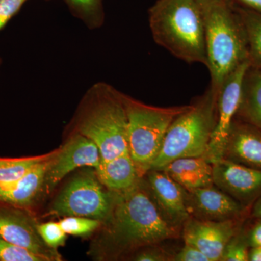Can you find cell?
Returning <instances> with one entry per match:
<instances>
[{
	"label": "cell",
	"mask_w": 261,
	"mask_h": 261,
	"mask_svg": "<svg viewBox=\"0 0 261 261\" xmlns=\"http://www.w3.org/2000/svg\"><path fill=\"white\" fill-rule=\"evenodd\" d=\"M217 94L209 86L205 93L173 121L150 170H161L181 158L204 156L216 125Z\"/></svg>",
	"instance_id": "obj_5"
},
{
	"label": "cell",
	"mask_w": 261,
	"mask_h": 261,
	"mask_svg": "<svg viewBox=\"0 0 261 261\" xmlns=\"http://www.w3.org/2000/svg\"><path fill=\"white\" fill-rule=\"evenodd\" d=\"M101 161L97 146L85 136L74 132L64 145L55 151L44 178V191L49 193L68 173L81 167L96 169Z\"/></svg>",
	"instance_id": "obj_9"
},
{
	"label": "cell",
	"mask_w": 261,
	"mask_h": 261,
	"mask_svg": "<svg viewBox=\"0 0 261 261\" xmlns=\"http://www.w3.org/2000/svg\"><path fill=\"white\" fill-rule=\"evenodd\" d=\"M249 67V61L238 67L225 79L218 92L216 125L207 151L202 156L211 164L224 159L228 137L240 106L244 76Z\"/></svg>",
	"instance_id": "obj_8"
},
{
	"label": "cell",
	"mask_w": 261,
	"mask_h": 261,
	"mask_svg": "<svg viewBox=\"0 0 261 261\" xmlns=\"http://www.w3.org/2000/svg\"><path fill=\"white\" fill-rule=\"evenodd\" d=\"M250 249L246 233L244 232L241 228L225 247L221 260L248 261Z\"/></svg>",
	"instance_id": "obj_24"
},
{
	"label": "cell",
	"mask_w": 261,
	"mask_h": 261,
	"mask_svg": "<svg viewBox=\"0 0 261 261\" xmlns=\"http://www.w3.org/2000/svg\"><path fill=\"white\" fill-rule=\"evenodd\" d=\"M37 228L41 238L48 247L57 250L58 247L65 245L67 233L63 231L59 222L48 221L37 224Z\"/></svg>",
	"instance_id": "obj_26"
},
{
	"label": "cell",
	"mask_w": 261,
	"mask_h": 261,
	"mask_svg": "<svg viewBox=\"0 0 261 261\" xmlns=\"http://www.w3.org/2000/svg\"><path fill=\"white\" fill-rule=\"evenodd\" d=\"M46 1H49V0H46Z\"/></svg>",
	"instance_id": "obj_35"
},
{
	"label": "cell",
	"mask_w": 261,
	"mask_h": 261,
	"mask_svg": "<svg viewBox=\"0 0 261 261\" xmlns=\"http://www.w3.org/2000/svg\"><path fill=\"white\" fill-rule=\"evenodd\" d=\"M244 220L215 221L190 218L184 224V240L200 250L209 260H221L225 247L241 230Z\"/></svg>",
	"instance_id": "obj_12"
},
{
	"label": "cell",
	"mask_w": 261,
	"mask_h": 261,
	"mask_svg": "<svg viewBox=\"0 0 261 261\" xmlns=\"http://www.w3.org/2000/svg\"><path fill=\"white\" fill-rule=\"evenodd\" d=\"M95 171L101 183L113 192L130 190L140 181L142 177L129 152L109 161H101Z\"/></svg>",
	"instance_id": "obj_18"
},
{
	"label": "cell",
	"mask_w": 261,
	"mask_h": 261,
	"mask_svg": "<svg viewBox=\"0 0 261 261\" xmlns=\"http://www.w3.org/2000/svg\"><path fill=\"white\" fill-rule=\"evenodd\" d=\"M249 260L261 261V246L251 247L250 249Z\"/></svg>",
	"instance_id": "obj_33"
},
{
	"label": "cell",
	"mask_w": 261,
	"mask_h": 261,
	"mask_svg": "<svg viewBox=\"0 0 261 261\" xmlns=\"http://www.w3.org/2000/svg\"><path fill=\"white\" fill-rule=\"evenodd\" d=\"M0 260L1 261H47L23 247L17 246L0 237Z\"/></svg>",
	"instance_id": "obj_25"
},
{
	"label": "cell",
	"mask_w": 261,
	"mask_h": 261,
	"mask_svg": "<svg viewBox=\"0 0 261 261\" xmlns=\"http://www.w3.org/2000/svg\"><path fill=\"white\" fill-rule=\"evenodd\" d=\"M1 64H2V60H1V58H0V67H1Z\"/></svg>",
	"instance_id": "obj_34"
},
{
	"label": "cell",
	"mask_w": 261,
	"mask_h": 261,
	"mask_svg": "<svg viewBox=\"0 0 261 261\" xmlns=\"http://www.w3.org/2000/svg\"><path fill=\"white\" fill-rule=\"evenodd\" d=\"M54 152L21 178L0 184V203L23 209L32 205L44 188L46 173Z\"/></svg>",
	"instance_id": "obj_16"
},
{
	"label": "cell",
	"mask_w": 261,
	"mask_h": 261,
	"mask_svg": "<svg viewBox=\"0 0 261 261\" xmlns=\"http://www.w3.org/2000/svg\"><path fill=\"white\" fill-rule=\"evenodd\" d=\"M148 181L154 201L165 219L178 226L191 218L187 210L185 190L163 170H149Z\"/></svg>",
	"instance_id": "obj_14"
},
{
	"label": "cell",
	"mask_w": 261,
	"mask_h": 261,
	"mask_svg": "<svg viewBox=\"0 0 261 261\" xmlns=\"http://www.w3.org/2000/svg\"><path fill=\"white\" fill-rule=\"evenodd\" d=\"M37 223L23 208L0 203V237L6 241L40 255L46 260H61L57 250L41 238Z\"/></svg>",
	"instance_id": "obj_10"
},
{
	"label": "cell",
	"mask_w": 261,
	"mask_h": 261,
	"mask_svg": "<svg viewBox=\"0 0 261 261\" xmlns=\"http://www.w3.org/2000/svg\"><path fill=\"white\" fill-rule=\"evenodd\" d=\"M237 8L246 29L250 66L261 70V14L238 6Z\"/></svg>",
	"instance_id": "obj_20"
},
{
	"label": "cell",
	"mask_w": 261,
	"mask_h": 261,
	"mask_svg": "<svg viewBox=\"0 0 261 261\" xmlns=\"http://www.w3.org/2000/svg\"><path fill=\"white\" fill-rule=\"evenodd\" d=\"M235 118L261 130V70L250 66L247 68Z\"/></svg>",
	"instance_id": "obj_19"
},
{
	"label": "cell",
	"mask_w": 261,
	"mask_h": 261,
	"mask_svg": "<svg viewBox=\"0 0 261 261\" xmlns=\"http://www.w3.org/2000/svg\"><path fill=\"white\" fill-rule=\"evenodd\" d=\"M29 0H0V31Z\"/></svg>",
	"instance_id": "obj_27"
},
{
	"label": "cell",
	"mask_w": 261,
	"mask_h": 261,
	"mask_svg": "<svg viewBox=\"0 0 261 261\" xmlns=\"http://www.w3.org/2000/svg\"><path fill=\"white\" fill-rule=\"evenodd\" d=\"M161 170L187 191L214 185L213 165L202 156L176 159Z\"/></svg>",
	"instance_id": "obj_17"
},
{
	"label": "cell",
	"mask_w": 261,
	"mask_h": 261,
	"mask_svg": "<svg viewBox=\"0 0 261 261\" xmlns=\"http://www.w3.org/2000/svg\"><path fill=\"white\" fill-rule=\"evenodd\" d=\"M135 260L139 261H162L166 260V259L163 252L157 250H148L139 253L135 257Z\"/></svg>",
	"instance_id": "obj_30"
},
{
	"label": "cell",
	"mask_w": 261,
	"mask_h": 261,
	"mask_svg": "<svg viewBox=\"0 0 261 261\" xmlns=\"http://www.w3.org/2000/svg\"><path fill=\"white\" fill-rule=\"evenodd\" d=\"M51 154L21 159L0 158V184L8 183L21 178L39 163L47 160Z\"/></svg>",
	"instance_id": "obj_22"
},
{
	"label": "cell",
	"mask_w": 261,
	"mask_h": 261,
	"mask_svg": "<svg viewBox=\"0 0 261 261\" xmlns=\"http://www.w3.org/2000/svg\"><path fill=\"white\" fill-rule=\"evenodd\" d=\"M224 159L261 169V130L235 118Z\"/></svg>",
	"instance_id": "obj_15"
},
{
	"label": "cell",
	"mask_w": 261,
	"mask_h": 261,
	"mask_svg": "<svg viewBox=\"0 0 261 261\" xmlns=\"http://www.w3.org/2000/svg\"><path fill=\"white\" fill-rule=\"evenodd\" d=\"M70 13L89 29L100 28L105 23L103 0H63Z\"/></svg>",
	"instance_id": "obj_21"
},
{
	"label": "cell",
	"mask_w": 261,
	"mask_h": 261,
	"mask_svg": "<svg viewBox=\"0 0 261 261\" xmlns=\"http://www.w3.org/2000/svg\"><path fill=\"white\" fill-rule=\"evenodd\" d=\"M148 14L156 44L186 63L207 66L205 27L197 0H157Z\"/></svg>",
	"instance_id": "obj_3"
},
{
	"label": "cell",
	"mask_w": 261,
	"mask_h": 261,
	"mask_svg": "<svg viewBox=\"0 0 261 261\" xmlns=\"http://www.w3.org/2000/svg\"><path fill=\"white\" fill-rule=\"evenodd\" d=\"M59 223L67 234L79 237L91 234L102 224L99 220L82 216H66Z\"/></svg>",
	"instance_id": "obj_23"
},
{
	"label": "cell",
	"mask_w": 261,
	"mask_h": 261,
	"mask_svg": "<svg viewBox=\"0 0 261 261\" xmlns=\"http://www.w3.org/2000/svg\"><path fill=\"white\" fill-rule=\"evenodd\" d=\"M114 205V192L108 191L97 174L84 172L72 178L57 196L49 215L66 217L82 216L111 221Z\"/></svg>",
	"instance_id": "obj_7"
},
{
	"label": "cell",
	"mask_w": 261,
	"mask_h": 261,
	"mask_svg": "<svg viewBox=\"0 0 261 261\" xmlns=\"http://www.w3.org/2000/svg\"><path fill=\"white\" fill-rule=\"evenodd\" d=\"M250 216L255 219H261V195L252 205L250 211Z\"/></svg>",
	"instance_id": "obj_32"
},
{
	"label": "cell",
	"mask_w": 261,
	"mask_h": 261,
	"mask_svg": "<svg viewBox=\"0 0 261 261\" xmlns=\"http://www.w3.org/2000/svg\"><path fill=\"white\" fill-rule=\"evenodd\" d=\"M187 210L190 216L206 221H224L246 218L250 209L214 185L185 190Z\"/></svg>",
	"instance_id": "obj_13"
},
{
	"label": "cell",
	"mask_w": 261,
	"mask_h": 261,
	"mask_svg": "<svg viewBox=\"0 0 261 261\" xmlns=\"http://www.w3.org/2000/svg\"><path fill=\"white\" fill-rule=\"evenodd\" d=\"M176 261H210L205 254L192 245L185 244L183 248L173 257Z\"/></svg>",
	"instance_id": "obj_28"
},
{
	"label": "cell",
	"mask_w": 261,
	"mask_h": 261,
	"mask_svg": "<svg viewBox=\"0 0 261 261\" xmlns=\"http://www.w3.org/2000/svg\"><path fill=\"white\" fill-rule=\"evenodd\" d=\"M140 183L126 191L114 192L111 222L122 246L154 245L177 235V226L165 219Z\"/></svg>",
	"instance_id": "obj_4"
},
{
	"label": "cell",
	"mask_w": 261,
	"mask_h": 261,
	"mask_svg": "<svg viewBox=\"0 0 261 261\" xmlns=\"http://www.w3.org/2000/svg\"><path fill=\"white\" fill-rule=\"evenodd\" d=\"M123 99L128 118V150L142 176L159 155L171 123L190 106L154 107L124 94Z\"/></svg>",
	"instance_id": "obj_6"
},
{
	"label": "cell",
	"mask_w": 261,
	"mask_h": 261,
	"mask_svg": "<svg viewBox=\"0 0 261 261\" xmlns=\"http://www.w3.org/2000/svg\"><path fill=\"white\" fill-rule=\"evenodd\" d=\"M257 219L255 224L246 232L247 242L250 248L261 246V219Z\"/></svg>",
	"instance_id": "obj_29"
},
{
	"label": "cell",
	"mask_w": 261,
	"mask_h": 261,
	"mask_svg": "<svg viewBox=\"0 0 261 261\" xmlns=\"http://www.w3.org/2000/svg\"><path fill=\"white\" fill-rule=\"evenodd\" d=\"M74 123V132L85 136L97 146L101 161L129 152L123 93L109 84L97 82L89 88Z\"/></svg>",
	"instance_id": "obj_2"
},
{
	"label": "cell",
	"mask_w": 261,
	"mask_h": 261,
	"mask_svg": "<svg viewBox=\"0 0 261 261\" xmlns=\"http://www.w3.org/2000/svg\"><path fill=\"white\" fill-rule=\"evenodd\" d=\"M205 27L207 68L211 88L219 92L225 79L248 61L246 29L231 0H197Z\"/></svg>",
	"instance_id": "obj_1"
},
{
	"label": "cell",
	"mask_w": 261,
	"mask_h": 261,
	"mask_svg": "<svg viewBox=\"0 0 261 261\" xmlns=\"http://www.w3.org/2000/svg\"><path fill=\"white\" fill-rule=\"evenodd\" d=\"M212 165L216 187L250 210L261 195V169L225 159Z\"/></svg>",
	"instance_id": "obj_11"
},
{
	"label": "cell",
	"mask_w": 261,
	"mask_h": 261,
	"mask_svg": "<svg viewBox=\"0 0 261 261\" xmlns=\"http://www.w3.org/2000/svg\"><path fill=\"white\" fill-rule=\"evenodd\" d=\"M231 1L240 8L251 10L261 14V0H231Z\"/></svg>",
	"instance_id": "obj_31"
}]
</instances>
